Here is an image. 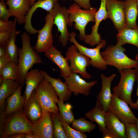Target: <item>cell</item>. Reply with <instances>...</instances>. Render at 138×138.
Segmentation results:
<instances>
[{
  "label": "cell",
  "instance_id": "ee69618b",
  "mask_svg": "<svg viewBox=\"0 0 138 138\" xmlns=\"http://www.w3.org/2000/svg\"><path fill=\"white\" fill-rule=\"evenodd\" d=\"M25 138H39V137L33 133H25Z\"/></svg>",
  "mask_w": 138,
  "mask_h": 138
},
{
  "label": "cell",
  "instance_id": "836d02e7",
  "mask_svg": "<svg viewBox=\"0 0 138 138\" xmlns=\"http://www.w3.org/2000/svg\"><path fill=\"white\" fill-rule=\"evenodd\" d=\"M59 116L64 127L67 138H86L87 136L84 133L81 132L70 127L68 123Z\"/></svg>",
  "mask_w": 138,
  "mask_h": 138
},
{
  "label": "cell",
  "instance_id": "ffe728a7",
  "mask_svg": "<svg viewBox=\"0 0 138 138\" xmlns=\"http://www.w3.org/2000/svg\"><path fill=\"white\" fill-rule=\"evenodd\" d=\"M8 9L19 25L25 24L26 15L31 6L29 0H8L6 2Z\"/></svg>",
  "mask_w": 138,
  "mask_h": 138
},
{
  "label": "cell",
  "instance_id": "8d00e7d4",
  "mask_svg": "<svg viewBox=\"0 0 138 138\" xmlns=\"http://www.w3.org/2000/svg\"><path fill=\"white\" fill-rule=\"evenodd\" d=\"M7 4L4 1H0V18L3 20H8L9 18L13 16L7 8Z\"/></svg>",
  "mask_w": 138,
  "mask_h": 138
},
{
  "label": "cell",
  "instance_id": "74e56055",
  "mask_svg": "<svg viewBox=\"0 0 138 138\" xmlns=\"http://www.w3.org/2000/svg\"><path fill=\"white\" fill-rule=\"evenodd\" d=\"M13 32H0V45H5L9 40L13 33Z\"/></svg>",
  "mask_w": 138,
  "mask_h": 138
},
{
  "label": "cell",
  "instance_id": "7bdbcfd3",
  "mask_svg": "<svg viewBox=\"0 0 138 138\" xmlns=\"http://www.w3.org/2000/svg\"><path fill=\"white\" fill-rule=\"evenodd\" d=\"M103 138H115L113 135L107 130L102 133Z\"/></svg>",
  "mask_w": 138,
  "mask_h": 138
},
{
  "label": "cell",
  "instance_id": "e0dca14e",
  "mask_svg": "<svg viewBox=\"0 0 138 138\" xmlns=\"http://www.w3.org/2000/svg\"><path fill=\"white\" fill-rule=\"evenodd\" d=\"M116 75V74H114L107 77L103 74L100 75L101 88L100 92L97 95L96 101L99 102L105 112L108 110V107L111 100L112 94L111 85Z\"/></svg>",
  "mask_w": 138,
  "mask_h": 138
},
{
  "label": "cell",
  "instance_id": "7dc6e473",
  "mask_svg": "<svg viewBox=\"0 0 138 138\" xmlns=\"http://www.w3.org/2000/svg\"><path fill=\"white\" fill-rule=\"evenodd\" d=\"M135 60L138 61V54L135 55Z\"/></svg>",
  "mask_w": 138,
  "mask_h": 138
},
{
  "label": "cell",
  "instance_id": "60d3db41",
  "mask_svg": "<svg viewBox=\"0 0 138 138\" xmlns=\"http://www.w3.org/2000/svg\"><path fill=\"white\" fill-rule=\"evenodd\" d=\"M137 70V76L136 79L138 83V86L136 92V95L137 97V99L135 102H133L129 105L130 107L133 109L138 110V66L136 68Z\"/></svg>",
  "mask_w": 138,
  "mask_h": 138
},
{
  "label": "cell",
  "instance_id": "277c9868",
  "mask_svg": "<svg viewBox=\"0 0 138 138\" xmlns=\"http://www.w3.org/2000/svg\"><path fill=\"white\" fill-rule=\"evenodd\" d=\"M36 97L41 107L42 113L52 112L59 115L57 105L59 98L55 89L45 79L40 82L35 89Z\"/></svg>",
  "mask_w": 138,
  "mask_h": 138
},
{
  "label": "cell",
  "instance_id": "6da1fadb",
  "mask_svg": "<svg viewBox=\"0 0 138 138\" xmlns=\"http://www.w3.org/2000/svg\"><path fill=\"white\" fill-rule=\"evenodd\" d=\"M22 47L19 49L18 65V70L16 81L22 87L25 76L34 64L43 63L40 56L31 46L30 37L27 32H23L21 36Z\"/></svg>",
  "mask_w": 138,
  "mask_h": 138
},
{
  "label": "cell",
  "instance_id": "ac0fdd59",
  "mask_svg": "<svg viewBox=\"0 0 138 138\" xmlns=\"http://www.w3.org/2000/svg\"><path fill=\"white\" fill-rule=\"evenodd\" d=\"M23 111L32 124L38 121L41 118L43 114L41 107L36 97L35 89L26 101Z\"/></svg>",
  "mask_w": 138,
  "mask_h": 138
},
{
  "label": "cell",
  "instance_id": "cb8c5ba5",
  "mask_svg": "<svg viewBox=\"0 0 138 138\" xmlns=\"http://www.w3.org/2000/svg\"><path fill=\"white\" fill-rule=\"evenodd\" d=\"M44 79L41 70L38 68L32 69L28 72L25 78L26 87L24 94L26 96V101L38 84Z\"/></svg>",
  "mask_w": 138,
  "mask_h": 138
},
{
  "label": "cell",
  "instance_id": "4dcf8cb0",
  "mask_svg": "<svg viewBox=\"0 0 138 138\" xmlns=\"http://www.w3.org/2000/svg\"><path fill=\"white\" fill-rule=\"evenodd\" d=\"M18 70V63L10 61L0 70V78L3 80H16Z\"/></svg>",
  "mask_w": 138,
  "mask_h": 138
},
{
  "label": "cell",
  "instance_id": "603a6c76",
  "mask_svg": "<svg viewBox=\"0 0 138 138\" xmlns=\"http://www.w3.org/2000/svg\"><path fill=\"white\" fill-rule=\"evenodd\" d=\"M0 116L4 114L6 99L13 94L19 84L15 80H3L0 83Z\"/></svg>",
  "mask_w": 138,
  "mask_h": 138
},
{
  "label": "cell",
  "instance_id": "44dd1931",
  "mask_svg": "<svg viewBox=\"0 0 138 138\" xmlns=\"http://www.w3.org/2000/svg\"><path fill=\"white\" fill-rule=\"evenodd\" d=\"M105 117L106 128L115 138H126L124 124L109 110Z\"/></svg>",
  "mask_w": 138,
  "mask_h": 138
},
{
  "label": "cell",
  "instance_id": "83f0119b",
  "mask_svg": "<svg viewBox=\"0 0 138 138\" xmlns=\"http://www.w3.org/2000/svg\"><path fill=\"white\" fill-rule=\"evenodd\" d=\"M20 31L17 30L13 33L10 38L4 45L6 54L10 61L18 64L19 49L16 43V39Z\"/></svg>",
  "mask_w": 138,
  "mask_h": 138
},
{
  "label": "cell",
  "instance_id": "d4e9b609",
  "mask_svg": "<svg viewBox=\"0 0 138 138\" xmlns=\"http://www.w3.org/2000/svg\"><path fill=\"white\" fill-rule=\"evenodd\" d=\"M116 37L118 44H130L138 48V26L133 28L124 27L118 31Z\"/></svg>",
  "mask_w": 138,
  "mask_h": 138
},
{
  "label": "cell",
  "instance_id": "7a4b0ae2",
  "mask_svg": "<svg viewBox=\"0 0 138 138\" xmlns=\"http://www.w3.org/2000/svg\"><path fill=\"white\" fill-rule=\"evenodd\" d=\"M125 50L122 46L116 44L108 46L100 54L107 65L113 66L118 70L136 68L138 66V61L128 57L124 53Z\"/></svg>",
  "mask_w": 138,
  "mask_h": 138
},
{
  "label": "cell",
  "instance_id": "f6af8a7d",
  "mask_svg": "<svg viewBox=\"0 0 138 138\" xmlns=\"http://www.w3.org/2000/svg\"><path fill=\"white\" fill-rule=\"evenodd\" d=\"M6 54V50L4 45H0V56Z\"/></svg>",
  "mask_w": 138,
  "mask_h": 138
},
{
  "label": "cell",
  "instance_id": "9a60e30c",
  "mask_svg": "<svg viewBox=\"0 0 138 138\" xmlns=\"http://www.w3.org/2000/svg\"><path fill=\"white\" fill-rule=\"evenodd\" d=\"M51 114L50 112L43 113L40 119L32 124V132L39 138H53V125Z\"/></svg>",
  "mask_w": 138,
  "mask_h": 138
},
{
  "label": "cell",
  "instance_id": "ba28073f",
  "mask_svg": "<svg viewBox=\"0 0 138 138\" xmlns=\"http://www.w3.org/2000/svg\"><path fill=\"white\" fill-rule=\"evenodd\" d=\"M76 36V32H72L70 33L69 40L76 46L79 52L90 59V65L101 70L106 69L107 65L102 57L100 52V49L106 45V40L105 39L102 40L95 48H88L82 45L78 42L75 38Z\"/></svg>",
  "mask_w": 138,
  "mask_h": 138
},
{
  "label": "cell",
  "instance_id": "484cf974",
  "mask_svg": "<svg viewBox=\"0 0 138 138\" xmlns=\"http://www.w3.org/2000/svg\"><path fill=\"white\" fill-rule=\"evenodd\" d=\"M105 113L99 103L96 101L94 107L85 113L84 116L90 121L96 123L98 125L99 132L103 133L107 130Z\"/></svg>",
  "mask_w": 138,
  "mask_h": 138
},
{
  "label": "cell",
  "instance_id": "4316f807",
  "mask_svg": "<svg viewBox=\"0 0 138 138\" xmlns=\"http://www.w3.org/2000/svg\"><path fill=\"white\" fill-rule=\"evenodd\" d=\"M124 10L125 27L129 28L136 27L137 26L136 20L138 13L136 0H125Z\"/></svg>",
  "mask_w": 138,
  "mask_h": 138
},
{
  "label": "cell",
  "instance_id": "30bf717a",
  "mask_svg": "<svg viewBox=\"0 0 138 138\" xmlns=\"http://www.w3.org/2000/svg\"><path fill=\"white\" fill-rule=\"evenodd\" d=\"M53 21V16L47 13L45 17V24L43 27L39 30L37 42L34 48L38 52H44L53 45V40L52 31L54 25Z\"/></svg>",
  "mask_w": 138,
  "mask_h": 138
},
{
  "label": "cell",
  "instance_id": "4fadbf2b",
  "mask_svg": "<svg viewBox=\"0 0 138 138\" xmlns=\"http://www.w3.org/2000/svg\"><path fill=\"white\" fill-rule=\"evenodd\" d=\"M65 82L75 96L79 94L88 96L91 88L97 83L96 80L87 82L76 73H72L68 77L64 78Z\"/></svg>",
  "mask_w": 138,
  "mask_h": 138
},
{
  "label": "cell",
  "instance_id": "f35d334b",
  "mask_svg": "<svg viewBox=\"0 0 138 138\" xmlns=\"http://www.w3.org/2000/svg\"><path fill=\"white\" fill-rule=\"evenodd\" d=\"M71 1H74L80 8H83L84 9H89L91 7L90 0H68Z\"/></svg>",
  "mask_w": 138,
  "mask_h": 138
},
{
  "label": "cell",
  "instance_id": "681fc988",
  "mask_svg": "<svg viewBox=\"0 0 138 138\" xmlns=\"http://www.w3.org/2000/svg\"><path fill=\"white\" fill-rule=\"evenodd\" d=\"M136 4L138 10V0H136Z\"/></svg>",
  "mask_w": 138,
  "mask_h": 138
},
{
  "label": "cell",
  "instance_id": "1f68e13d",
  "mask_svg": "<svg viewBox=\"0 0 138 138\" xmlns=\"http://www.w3.org/2000/svg\"><path fill=\"white\" fill-rule=\"evenodd\" d=\"M51 116L53 128V138H67L59 115L51 112Z\"/></svg>",
  "mask_w": 138,
  "mask_h": 138
},
{
  "label": "cell",
  "instance_id": "5b68a950",
  "mask_svg": "<svg viewBox=\"0 0 138 138\" xmlns=\"http://www.w3.org/2000/svg\"><path fill=\"white\" fill-rule=\"evenodd\" d=\"M32 124L25 115L23 109L14 112L7 117L4 121L2 138L20 133H32Z\"/></svg>",
  "mask_w": 138,
  "mask_h": 138
},
{
  "label": "cell",
  "instance_id": "f546056e",
  "mask_svg": "<svg viewBox=\"0 0 138 138\" xmlns=\"http://www.w3.org/2000/svg\"><path fill=\"white\" fill-rule=\"evenodd\" d=\"M72 127L81 132L90 133L96 127V124L86 120L84 117L75 119L72 123Z\"/></svg>",
  "mask_w": 138,
  "mask_h": 138
},
{
  "label": "cell",
  "instance_id": "2e32d148",
  "mask_svg": "<svg viewBox=\"0 0 138 138\" xmlns=\"http://www.w3.org/2000/svg\"><path fill=\"white\" fill-rule=\"evenodd\" d=\"M45 56L55 63L60 71V76L64 78L71 75L72 72L65 57L61 52L53 45L44 52Z\"/></svg>",
  "mask_w": 138,
  "mask_h": 138
},
{
  "label": "cell",
  "instance_id": "7c38bea8",
  "mask_svg": "<svg viewBox=\"0 0 138 138\" xmlns=\"http://www.w3.org/2000/svg\"><path fill=\"white\" fill-rule=\"evenodd\" d=\"M124 4V1L106 0V6L108 18L111 20L118 31L126 26Z\"/></svg>",
  "mask_w": 138,
  "mask_h": 138
},
{
  "label": "cell",
  "instance_id": "3957f363",
  "mask_svg": "<svg viewBox=\"0 0 138 138\" xmlns=\"http://www.w3.org/2000/svg\"><path fill=\"white\" fill-rule=\"evenodd\" d=\"M77 4L74 3L67 8L69 14L68 25L72 26L73 22L75 29L79 32L80 39L84 41L86 36L85 29L87 24L90 22H95V14L97 12L95 7L89 9H82Z\"/></svg>",
  "mask_w": 138,
  "mask_h": 138
},
{
  "label": "cell",
  "instance_id": "c3c4849f",
  "mask_svg": "<svg viewBox=\"0 0 138 138\" xmlns=\"http://www.w3.org/2000/svg\"><path fill=\"white\" fill-rule=\"evenodd\" d=\"M136 125L138 128V119H137V120L136 123Z\"/></svg>",
  "mask_w": 138,
  "mask_h": 138
},
{
  "label": "cell",
  "instance_id": "e575fe53",
  "mask_svg": "<svg viewBox=\"0 0 138 138\" xmlns=\"http://www.w3.org/2000/svg\"><path fill=\"white\" fill-rule=\"evenodd\" d=\"M17 20L15 18L14 21L3 20L0 19V32H13L16 30Z\"/></svg>",
  "mask_w": 138,
  "mask_h": 138
},
{
  "label": "cell",
  "instance_id": "8992f818",
  "mask_svg": "<svg viewBox=\"0 0 138 138\" xmlns=\"http://www.w3.org/2000/svg\"><path fill=\"white\" fill-rule=\"evenodd\" d=\"M132 68L119 70L120 75V79L118 84L112 89L113 94L125 101L129 105L134 102L131 96L137 76L136 69Z\"/></svg>",
  "mask_w": 138,
  "mask_h": 138
},
{
  "label": "cell",
  "instance_id": "f1b7e54d",
  "mask_svg": "<svg viewBox=\"0 0 138 138\" xmlns=\"http://www.w3.org/2000/svg\"><path fill=\"white\" fill-rule=\"evenodd\" d=\"M64 101L59 98L57 105L59 111V116L66 123L72 124L75 119L72 106L69 104H65Z\"/></svg>",
  "mask_w": 138,
  "mask_h": 138
},
{
  "label": "cell",
  "instance_id": "f907efd6",
  "mask_svg": "<svg viewBox=\"0 0 138 138\" xmlns=\"http://www.w3.org/2000/svg\"><path fill=\"white\" fill-rule=\"evenodd\" d=\"M8 0H0V1H7Z\"/></svg>",
  "mask_w": 138,
  "mask_h": 138
},
{
  "label": "cell",
  "instance_id": "52a82bcc",
  "mask_svg": "<svg viewBox=\"0 0 138 138\" xmlns=\"http://www.w3.org/2000/svg\"><path fill=\"white\" fill-rule=\"evenodd\" d=\"M65 57L69 61L72 73L80 74L82 78L89 79L91 78L86 70L87 67L90 65V59L79 52L74 44L68 48Z\"/></svg>",
  "mask_w": 138,
  "mask_h": 138
},
{
  "label": "cell",
  "instance_id": "5bb4252c",
  "mask_svg": "<svg viewBox=\"0 0 138 138\" xmlns=\"http://www.w3.org/2000/svg\"><path fill=\"white\" fill-rule=\"evenodd\" d=\"M106 0H101L100 6L95 17V24L91 28V33L86 35L84 41L91 46L99 44L102 41L100 35L98 33L99 26L101 22L108 18L106 10Z\"/></svg>",
  "mask_w": 138,
  "mask_h": 138
},
{
  "label": "cell",
  "instance_id": "8fae6325",
  "mask_svg": "<svg viewBox=\"0 0 138 138\" xmlns=\"http://www.w3.org/2000/svg\"><path fill=\"white\" fill-rule=\"evenodd\" d=\"M128 103L112 93L108 110L124 123H136L137 119Z\"/></svg>",
  "mask_w": 138,
  "mask_h": 138
},
{
  "label": "cell",
  "instance_id": "d6986e66",
  "mask_svg": "<svg viewBox=\"0 0 138 138\" xmlns=\"http://www.w3.org/2000/svg\"><path fill=\"white\" fill-rule=\"evenodd\" d=\"M22 87L19 85L14 92L6 99V106L4 113V121L6 118L13 112L23 109L26 101L24 94L21 95Z\"/></svg>",
  "mask_w": 138,
  "mask_h": 138
},
{
  "label": "cell",
  "instance_id": "9c48e42d",
  "mask_svg": "<svg viewBox=\"0 0 138 138\" xmlns=\"http://www.w3.org/2000/svg\"><path fill=\"white\" fill-rule=\"evenodd\" d=\"M49 13L53 16L54 24L56 25L58 31L60 33L58 40L62 47H65L67 45L70 38V33L67 29L69 16L67 8L65 6H61L58 2Z\"/></svg>",
  "mask_w": 138,
  "mask_h": 138
},
{
  "label": "cell",
  "instance_id": "7402d4cb",
  "mask_svg": "<svg viewBox=\"0 0 138 138\" xmlns=\"http://www.w3.org/2000/svg\"><path fill=\"white\" fill-rule=\"evenodd\" d=\"M41 71L44 79L53 87L59 98L64 101L68 100L72 93L67 84L63 82L60 78H55L51 77L44 71L41 70Z\"/></svg>",
  "mask_w": 138,
  "mask_h": 138
},
{
  "label": "cell",
  "instance_id": "bcb514c9",
  "mask_svg": "<svg viewBox=\"0 0 138 138\" xmlns=\"http://www.w3.org/2000/svg\"><path fill=\"white\" fill-rule=\"evenodd\" d=\"M37 0H29V2L30 3V5L32 6L33 4L35 2V1Z\"/></svg>",
  "mask_w": 138,
  "mask_h": 138
},
{
  "label": "cell",
  "instance_id": "ab89813d",
  "mask_svg": "<svg viewBox=\"0 0 138 138\" xmlns=\"http://www.w3.org/2000/svg\"><path fill=\"white\" fill-rule=\"evenodd\" d=\"M10 61L8 55L6 54L0 56V70L6 66Z\"/></svg>",
  "mask_w": 138,
  "mask_h": 138
},
{
  "label": "cell",
  "instance_id": "d6a6232c",
  "mask_svg": "<svg viewBox=\"0 0 138 138\" xmlns=\"http://www.w3.org/2000/svg\"><path fill=\"white\" fill-rule=\"evenodd\" d=\"M58 0H38L35 2L31 6L29 13L33 14L34 12L38 8H41L45 10L48 13L52 10L55 4L58 2Z\"/></svg>",
  "mask_w": 138,
  "mask_h": 138
},
{
  "label": "cell",
  "instance_id": "d590c367",
  "mask_svg": "<svg viewBox=\"0 0 138 138\" xmlns=\"http://www.w3.org/2000/svg\"><path fill=\"white\" fill-rule=\"evenodd\" d=\"M125 134L127 138H138V128L136 123H126Z\"/></svg>",
  "mask_w": 138,
  "mask_h": 138
},
{
  "label": "cell",
  "instance_id": "b9f144b4",
  "mask_svg": "<svg viewBox=\"0 0 138 138\" xmlns=\"http://www.w3.org/2000/svg\"><path fill=\"white\" fill-rule=\"evenodd\" d=\"M25 133L15 134L9 136L8 138H25Z\"/></svg>",
  "mask_w": 138,
  "mask_h": 138
}]
</instances>
